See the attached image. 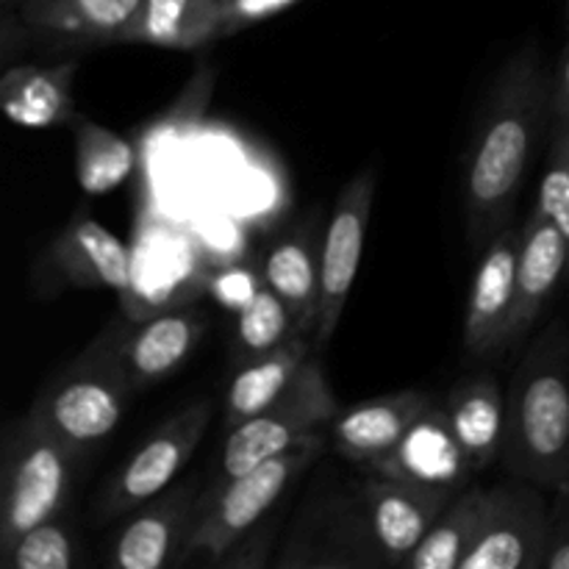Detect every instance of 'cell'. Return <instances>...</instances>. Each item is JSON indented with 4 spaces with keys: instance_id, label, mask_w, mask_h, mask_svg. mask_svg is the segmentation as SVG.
Segmentation results:
<instances>
[{
    "instance_id": "d4e9b609",
    "label": "cell",
    "mask_w": 569,
    "mask_h": 569,
    "mask_svg": "<svg viewBox=\"0 0 569 569\" xmlns=\"http://www.w3.org/2000/svg\"><path fill=\"white\" fill-rule=\"evenodd\" d=\"M492 492L483 487H470L450 500L448 509L439 515L431 531L422 537L403 561V567L415 569H461L470 550L476 548L483 526H487Z\"/></svg>"
},
{
    "instance_id": "ac0fdd59",
    "label": "cell",
    "mask_w": 569,
    "mask_h": 569,
    "mask_svg": "<svg viewBox=\"0 0 569 569\" xmlns=\"http://www.w3.org/2000/svg\"><path fill=\"white\" fill-rule=\"evenodd\" d=\"M53 264L72 287L131 292V248L92 217H76L53 244Z\"/></svg>"
},
{
    "instance_id": "7a4b0ae2",
    "label": "cell",
    "mask_w": 569,
    "mask_h": 569,
    "mask_svg": "<svg viewBox=\"0 0 569 569\" xmlns=\"http://www.w3.org/2000/svg\"><path fill=\"white\" fill-rule=\"evenodd\" d=\"M509 467L539 487L569 481V333H542L517 367L506 409Z\"/></svg>"
},
{
    "instance_id": "836d02e7",
    "label": "cell",
    "mask_w": 569,
    "mask_h": 569,
    "mask_svg": "<svg viewBox=\"0 0 569 569\" xmlns=\"http://www.w3.org/2000/svg\"><path fill=\"white\" fill-rule=\"evenodd\" d=\"M545 569H569V537L556 539L550 545L548 556H545Z\"/></svg>"
},
{
    "instance_id": "5bb4252c",
    "label": "cell",
    "mask_w": 569,
    "mask_h": 569,
    "mask_svg": "<svg viewBox=\"0 0 569 569\" xmlns=\"http://www.w3.org/2000/svg\"><path fill=\"white\" fill-rule=\"evenodd\" d=\"M367 472L378 476L403 478V481L426 483L439 489H461L472 476V465L456 437L445 406L431 403L403 433L392 453L383 456L378 465L367 467Z\"/></svg>"
},
{
    "instance_id": "f1b7e54d",
    "label": "cell",
    "mask_w": 569,
    "mask_h": 569,
    "mask_svg": "<svg viewBox=\"0 0 569 569\" xmlns=\"http://www.w3.org/2000/svg\"><path fill=\"white\" fill-rule=\"evenodd\" d=\"M548 161L539 183V209L553 220L569 248V120L553 122ZM569 278V276H567Z\"/></svg>"
},
{
    "instance_id": "8992f818",
    "label": "cell",
    "mask_w": 569,
    "mask_h": 569,
    "mask_svg": "<svg viewBox=\"0 0 569 569\" xmlns=\"http://www.w3.org/2000/svg\"><path fill=\"white\" fill-rule=\"evenodd\" d=\"M339 411L342 409L328 387L322 361L311 356L267 409L228 433L220 461V483L239 478L261 461L320 433L337 420Z\"/></svg>"
},
{
    "instance_id": "5b68a950",
    "label": "cell",
    "mask_w": 569,
    "mask_h": 569,
    "mask_svg": "<svg viewBox=\"0 0 569 569\" xmlns=\"http://www.w3.org/2000/svg\"><path fill=\"white\" fill-rule=\"evenodd\" d=\"M78 453L26 420L6 442L0 478V556L39 522L53 520L72 487Z\"/></svg>"
},
{
    "instance_id": "f546056e",
    "label": "cell",
    "mask_w": 569,
    "mask_h": 569,
    "mask_svg": "<svg viewBox=\"0 0 569 569\" xmlns=\"http://www.w3.org/2000/svg\"><path fill=\"white\" fill-rule=\"evenodd\" d=\"M264 276L256 270L250 261H231V264L214 267L209 272V283L206 289L211 292V298L220 306H226L228 311H242L244 306H250L256 300V295L264 289Z\"/></svg>"
},
{
    "instance_id": "e0dca14e",
    "label": "cell",
    "mask_w": 569,
    "mask_h": 569,
    "mask_svg": "<svg viewBox=\"0 0 569 569\" xmlns=\"http://www.w3.org/2000/svg\"><path fill=\"white\" fill-rule=\"evenodd\" d=\"M569 276V248L559 228L542 209H533L522 226L520 259H517V309L511 326V342L526 337L539 320L542 309L561 278Z\"/></svg>"
},
{
    "instance_id": "4dcf8cb0",
    "label": "cell",
    "mask_w": 569,
    "mask_h": 569,
    "mask_svg": "<svg viewBox=\"0 0 569 569\" xmlns=\"http://www.w3.org/2000/svg\"><path fill=\"white\" fill-rule=\"evenodd\" d=\"M194 242H198L200 253H203L209 267L242 261L244 250H248V239H244L242 228L233 220H228V217H214V220L206 222L198 231V237H194Z\"/></svg>"
},
{
    "instance_id": "ba28073f",
    "label": "cell",
    "mask_w": 569,
    "mask_h": 569,
    "mask_svg": "<svg viewBox=\"0 0 569 569\" xmlns=\"http://www.w3.org/2000/svg\"><path fill=\"white\" fill-rule=\"evenodd\" d=\"M206 267L194 237L167 222H144L131 248V292L122 300L128 320L142 322L192 300L209 283Z\"/></svg>"
},
{
    "instance_id": "cb8c5ba5",
    "label": "cell",
    "mask_w": 569,
    "mask_h": 569,
    "mask_svg": "<svg viewBox=\"0 0 569 569\" xmlns=\"http://www.w3.org/2000/svg\"><path fill=\"white\" fill-rule=\"evenodd\" d=\"M311 350H315V339L309 333H292L287 342L272 348L270 353L239 367L226 400L228 431H233L244 420L267 409L292 383L300 367L311 359Z\"/></svg>"
},
{
    "instance_id": "30bf717a",
    "label": "cell",
    "mask_w": 569,
    "mask_h": 569,
    "mask_svg": "<svg viewBox=\"0 0 569 569\" xmlns=\"http://www.w3.org/2000/svg\"><path fill=\"white\" fill-rule=\"evenodd\" d=\"M492 492L487 526L461 569H533L545 565L553 528L548 503L531 481H503Z\"/></svg>"
},
{
    "instance_id": "1f68e13d",
    "label": "cell",
    "mask_w": 569,
    "mask_h": 569,
    "mask_svg": "<svg viewBox=\"0 0 569 569\" xmlns=\"http://www.w3.org/2000/svg\"><path fill=\"white\" fill-rule=\"evenodd\" d=\"M300 0H222V14H226V37L244 31V28L264 22L270 17L283 14L287 9L298 6Z\"/></svg>"
},
{
    "instance_id": "44dd1931",
    "label": "cell",
    "mask_w": 569,
    "mask_h": 569,
    "mask_svg": "<svg viewBox=\"0 0 569 569\" xmlns=\"http://www.w3.org/2000/svg\"><path fill=\"white\" fill-rule=\"evenodd\" d=\"M76 70L78 61H59L50 67H11L0 78V109L20 128H53L72 120Z\"/></svg>"
},
{
    "instance_id": "9a60e30c",
    "label": "cell",
    "mask_w": 569,
    "mask_h": 569,
    "mask_svg": "<svg viewBox=\"0 0 569 569\" xmlns=\"http://www.w3.org/2000/svg\"><path fill=\"white\" fill-rule=\"evenodd\" d=\"M133 326L128 337H117L114 356L126 381L139 392L176 372L192 356L206 333V315L194 306H178Z\"/></svg>"
},
{
    "instance_id": "d6a6232c",
    "label": "cell",
    "mask_w": 569,
    "mask_h": 569,
    "mask_svg": "<svg viewBox=\"0 0 569 569\" xmlns=\"http://www.w3.org/2000/svg\"><path fill=\"white\" fill-rule=\"evenodd\" d=\"M550 114H553V122L569 120V56L561 64L559 76L553 81V94H550Z\"/></svg>"
},
{
    "instance_id": "484cf974",
    "label": "cell",
    "mask_w": 569,
    "mask_h": 569,
    "mask_svg": "<svg viewBox=\"0 0 569 569\" xmlns=\"http://www.w3.org/2000/svg\"><path fill=\"white\" fill-rule=\"evenodd\" d=\"M131 142L100 122L76 120V176L87 194H106L133 172Z\"/></svg>"
},
{
    "instance_id": "3957f363",
    "label": "cell",
    "mask_w": 569,
    "mask_h": 569,
    "mask_svg": "<svg viewBox=\"0 0 569 569\" xmlns=\"http://www.w3.org/2000/svg\"><path fill=\"white\" fill-rule=\"evenodd\" d=\"M117 337L106 331L33 400L28 420L37 422L78 456L103 442L122 420L133 389L117 367Z\"/></svg>"
},
{
    "instance_id": "4316f807",
    "label": "cell",
    "mask_w": 569,
    "mask_h": 569,
    "mask_svg": "<svg viewBox=\"0 0 569 569\" xmlns=\"http://www.w3.org/2000/svg\"><path fill=\"white\" fill-rule=\"evenodd\" d=\"M237 320V337H233V356L242 365L259 359V356L270 353L281 342H287L295 331L292 315H289L287 303L272 292L270 287L261 289L250 306L239 311Z\"/></svg>"
},
{
    "instance_id": "d6986e66",
    "label": "cell",
    "mask_w": 569,
    "mask_h": 569,
    "mask_svg": "<svg viewBox=\"0 0 569 569\" xmlns=\"http://www.w3.org/2000/svg\"><path fill=\"white\" fill-rule=\"evenodd\" d=\"M226 37L222 0H142L117 42L198 50Z\"/></svg>"
},
{
    "instance_id": "83f0119b",
    "label": "cell",
    "mask_w": 569,
    "mask_h": 569,
    "mask_svg": "<svg viewBox=\"0 0 569 569\" xmlns=\"http://www.w3.org/2000/svg\"><path fill=\"white\" fill-rule=\"evenodd\" d=\"M0 559L11 569H70L76 565V542L53 517L22 533Z\"/></svg>"
},
{
    "instance_id": "9c48e42d",
    "label": "cell",
    "mask_w": 569,
    "mask_h": 569,
    "mask_svg": "<svg viewBox=\"0 0 569 569\" xmlns=\"http://www.w3.org/2000/svg\"><path fill=\"white\" fill-rule=\"evenodd\" d=\"M372 200H376V172L365 170L350 178L333 209L331 222L322 233L320 248V311H317L315 350L331 342L345 303L353 289L356 272L365 250L367 222H370Z\"/></svg>"
},
{
    "instance_id": "2e32d148",
    "label": "cell",
    "mask_w": 569,
    "mask_h": 569,
    "mask_svg": "<svg viewBox=\"0 0 569 569\" xmlns=\"http://www.w3.org/2000/svg\"><path fill=\"white\" fill-rule=\"evenodd\" d=\"M431 403V395L422 389H403V392L365 400V403L339 411L337 420L331 422L328 439L342 459L367 470L392 453L411 422Z\"/></svg>"
},
{
    "instance_id": "ffe728a7",
    "label": "cell",
    "mask_w": 569,
    "mask_h": 569,
    "mask_svg": "<svg viewBox=\"0 0 569 569\" xmlns=\"http://www.w3.org/2000/svg\"><path fill=\"white\" fill-rule=\"evenodd\" d=\"M320 248L315 222H306L272 242L264 259L267 287L287 303L295 331L309 333L311 339L320 311Z\"/></svg>"
},
{
    "instance_id": "603a6c76",
    "label": "cell",
    "mask_w": 569,
    "mask_h": 569,
    "mask_svg": "<svg viewBox=\"0 0 569 569\" xmlns=\"http://www.w3.org/2000/svg\"><path fill=\"white\" fill-rule=\"evenodd\" d=\"M142 0H22L31 31L61 42H117Z\"/></svg>"
},
{
    "instance_id": "7402d4cb",
    "label": "cell",
    "mask_w": 569,
    "mask_h": 569,
    "mask_svg": "<svg viewBox=\"0 0 569 569\" xmlns=\"http://www.w3.org/2000/svg\"><path fill=\"white\" fill-rule=\"evenodd\" d=\"M445 409L472 470L492 467L506 442V400L500 383L487 372L465 378L450 389Z\"/></svg>"
},
{
    "instance_id": "4fadbf2b",
    "label": "cell",
    "mask_w": 569,
    "mask_h": 569,
    "mask_svg": "<svg viewBox=\"0 0 569 569\" xmlns=\"http://www.w3.org/2000/svg\"><path fill=\"white\" fill-rule=\"evenodd\" d=\"M200 498L194 483L161 492L133 509V517L117 531L109 565L120 569H164L181 561L187 539L198 526Z\"/></svg>"
},
{
    "instance_id": "52a82bcc",
    "label": "cell",
    "mask_w": 569,
    "mask_h": 569,
    "mask_svg": "<svg viewBox=\"0 0 569 569\" xmlns=\"http://www.w3.org/2000/svg\"><path fill=\"white\" fill-rule=\"evenodd\" d=\"M211 420L209 400H194L192 406L161 422L148 442L106 481L94 503V520L109 522L114 517L139 509L148 500L167 492L178 472L189 465Z\"/></svg>"
},
{
    "instance_id": "7c38bea8",
    "label": "cell",
    "mask_w": 569,
    "mask_h": 569,
    "mask_svg": "<svg viewBox=\"0 0 569 569\" xmlns=\"http://www.w3.org/2000/svg\"><path fill=\"white\" fill-rule=\"evenodd\" d=\"M522 228H506L489 242L465 320V348L472 359H489L511 345V326L517 309V259H520Z\"/></svg>"
},
{
    "instance_id": "8fae6325",
    "label": "cell",
    "mask_w": 569,
    "mask_h": 569,
    "mask_svg": "<svg viewBox=\"0 0 569 569\" xmlns=\"http://www.w3.org/2000/svg\"><path fill=\"white\" fill-rule=\"evenodd\" d=\"M453 500L450 489L367 472L365 511L372 542L389 565H403Z\"/></svg>"
},
{
    "instance_id": "277c9868",
    "label": "cell",
    "mask_w": 569,
    "mask_h": 569,
    "mask_svg": "<svg viewBox=\"0 0 569 569\" xmlns=\"http://www.w3.org/2000/svg\"><path fill=\"white\" fill-rule=\"evenodd\" d=\"M328 433H315L295 448L261 461L253 470L220 483L211 498L200 500L198 526L192 528L178 565L220 561L267 511L287 492L289 483L309 465H315L328 445Z\"/></svg>"
},
{
    "instance_id": "6da1fadb",
    "label": "cell",
    "mask_w": 569,
    "mask_h": 569,
    "mask_svg": "<svg viewBox=\"0 0 569 569\" xmlns=\"http://www.w3.org/2000/svg\"><path fill=\"white\" fill-rule=\"evenodd\" d=\"M553 81L537 50L511 56L495 78L465 159V222L472 244L492 242L511 226L539 131L548 122Z\"/></svg>"
}]
</instances>
